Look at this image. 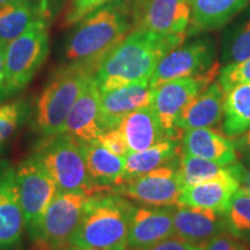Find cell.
Segmentation results:
<instances>
[{
  "label": "cell",
  "instance_id": "ab89813d",
  "mask_svg": "<svg viewBox=\"0 0 250 250\" xmlns=\"http://www.w3.org/2000/svg\"><path fill=\"white\" fill-rule=\"evenodd\" d=\"M246 189H247V190H248V191L250 192V176H249V179H248V187H247V188H246Z\"/></svg>",
  "mask_w": 250,
  "mask_h": 250
},
{
  "label": "cell",
  "instance_id": "8fae6325",
  "mask_svg": "<svg viewBox=\"0 0 250 250\" xmlns=\"http://www.w3.org/2000/svg\"><path fill=\"white\" fill-rule=\"evenodd\" d=\"M24 232L15 168L8 161H0V250H18Z\"/></svg>",
  "mask_w": 250,
  "mask_h": 250
},
{
  "label": "cell",
  "instance_id": "7402d4cb",
  "mask_svg": "<svg viewBox=\"0 0 250 250\" xmlns=\"http://www.w3.org/2000/svg\"><path fill=\"white\" fill-rule=\"evenodd\" d=\"M177 175L182 187L186 188L212 181H236L241 183L245 171L239 164L220 165L218 162L183 153Z\"/></svg>",
  "mask_w": 250,
  "mask_h": 250
},
{
  "label": "cell",
  "instance_id": "83f0119b",
  "mask_svg": "<svg viewBox=\"0 0 250 250\" xmlns=\"http://www.w3.org/2000/svg\"><path fill=\"white\" fill-rule=\"evenodd\" d=\"M227 230L239 237L250 236V192L239 188L226 213Z\"/></svg>",
  "mask_w": 250,
  "mask_h": 250
},
{
  "label": "cell",
  "instance_id": "8992f818",
  "mask_svg": "<svg viewBox=\"0 0 250 250\" xmlns=\"http://www.w3.org/2000/svg\"><path fill=\"white\" fill-rule=\"evenodd\" d=\"M93 195L87 191L56 193L39 229L30 239L35 250H62L70 247Z\"/></svg>",
  "mask_w": 250,
  "mask_h": 250
},
{
  "label": "cell",
  "instance_id": "f1b7e54d",
  "mask_svg": "<svg viewBox=\"0 0 250 250\" xmlns=\"http://www.w3.org/2000/svg\"><path fill=\"white\" fill-rule=\"evenodd\" d=\"M27 116L28 108L23 102L15 101L0 105V148L20 129Z\"/></svg>",
  "mask_w": 250,
  "mask_h": 250
},
{
  "label": "cell",
  "instance_id": "30bf717a",
  "mask_svg": "<svg viewBox=\"0 0 250 250\" xmlns=\"http://www.w3.org/2000/svg\"><path fill=\"white\" fill-rule=\"evenodd\" d=\"M177 170L170 166L156 169L123 182L114 188L117 195L149 208H171L179 204L182 192Z\"/></svg>",
  "mask_w": 250,
  "mask_h": 250
},
{
  "label": "cell",
  "instance_id": "d6a6232c",
  "mask_svg": "<svg viewBox=\"0 0 250 250\" xmlns=\"http://www.w3.org/2000/svg\"><path fill=\"white\" fill-rule=\"evenodd\" d=\"M203 250H250V246L242 237L230 232H221L203 247Z\"/></svg>",
  "mask_w": 250,
  "mask_h": 250
},
{
  "label": "cell",
  "instance_id": "2e32d148",
  "mask_svg": "<svg viewBox=\"0 0 250 250\" xmlns=\"http://www.w3.org/2000/svg\"><path fill=\"white\" fill-rule=\"evenodd\" d=\"M100 103L101 90L94 76L68 112L61 133L67 134L79 143L98 140L104 132L101 125Z\"/></svg>",
  "mask_w": 250,
  "mask_h": 250
},
{
  "label": "cell",
  "instance_id": "836d02e7",
  "mask_svg": "<svg viewBox=\"0 0 250 250\" xmlns=\"http://www.w3.org/2000/svg\"><path fill=\"white\" fill-rule=\"evenodd\" d=\"M98 140L103 147H105L108 151H110L118 156H124L125 158L130 153L123 133L118 130V127L104 131L99 137Z\"/></svg>",
  "mask_w": 250,
  "mask_h": 250
},
{
  "label": "cell",
  "instance_id": "7c38bea8",
  "mask_svg": "<svg viewBox=\"0 0 250 250\" xmlns=\"http://www.w3.org/2000/svg\"><path fill=\"white\" fill-rule=\"evenodd\" d=\"M191 20L188 0H142L136 9L137 29L158 35H186Z\"/></svg>",
  "mask_w": 250,
  "mask_h": 250
},
{
  "label": "cell",
  "instance_id": "52a82bcc",
  "mask_svg": "<svg viewBox=\"0 0 250 250\" xmlns=\"http://www.w3.org/2000/svg\"><path fill=\"white\" fill-rule=\"evenodd\" d=\"M49 54L46 22L40 20L5 48L4 99L28 86Z\"/></svg>",
  "mask_w": 250,
  "mask_h": 250
},
{
  "label": "cell",
  "instance_id": "4316f807",
  "mask_svg": "<svg viewBox=\"0 0 250 250\" xmlns=\"http://www.w3.org/2000/svg\"><path fill=\"white\" fill-rule=\"evenodd\" d=\"M223 129L226 136L234 138L250 129V83H241L225 93Z\"/></svg>",
  "mask_w": 250,
  "mask_h": 250
},
{
  "label": "cell",
  "instance_id": "9c48e42d",
  "mask_svg": "<svg viewBox=\"0 0 250 250\" xmlns=\"http://www.w3.org/2000/svg\"><path fill=\"white\" fill-rule=\"evenodd\" d=\"M218 64L196 77L181 78L165 83L153 89L152 108L160 122L166 136L176 138L179 132L176 122L181 112L193 98H196L214 79Z\"/></svg>",
  "mask_w": 250,
  "mask_h": 250
},
{
  "label": "cell",
  "instance_id": "4dcf8cb0",
  "mask_svg": "<svg viewBox=\"0 0 250 250\" xmlns=\"http://www.w3.org/2000/svg\"><path fill=\"white\" fill-rule=\"evenodd\" d=\"M248 58H250V20L247 21L234 36L225 54V61L228 62V64L242 62Z\"/></svg>",
  "mask_w": 250,
  "mask_h": 250
},
{
  "label": "cell",
  "instance_id": "5b68a950",
  "mask_svg": "<svg viewBox=\"0 0 250 250\" xmlns=\"http://www.w3.org/2000/svg\"><path fill=\"white\" fill-rule=\"evenodd\" d=\"M33 154L44 166L58 191H104L90 180L80 143L67 134L44 137Z\"/></svg>",
  "mask_w": 250,
  "mask_h": 250
},
{
  "label": "cell",
  "instance_id": "d4e9b609",
  "mask_svg": "<svg viewBox=\"0 0 250 250\" xmlns=\"http://www.w3.org/2000/svg\"><path fill=\"white\" fill-rule=\"evenodd\" d=\"M179 151L180 146L176 138L166 137L144 151L129 153L125 156L124 176L121 183L142 176L162 166H167L176 158Z\"/></svg>",
  "mask_w": 250,
  "mask_h": 250
},
{
  "label": "cell",
  "instance_id": "f546056e",
  "mask_svg": "<svg viewBox=\"0 0 250 250\" xmlns=\"http://www.w3.org/2000/svg\"><path fill=\"white\" fill-rule=\"evenodd\" d=\"M219 83L225 93L241 83H250V58L225 66L220 71Z\"/></svg>",
  "mask_w": 250,
  "mask_h": 250
},
{
  "label": "cell",
  "instance_id": "e0dca14e",
  "mask_svg": "<svg viewBox=\"0 0 250 250\" xmlns=\"http://www.w3.org/2000/svg\"><path fill=\"white\" fill-rule=\"evenodd\" d=\"M153 89L149 80L137 81L120 88L101 92V125L103 131L116 129L124 117L137 109L151 105Z\"/></svg>",
  "mask_w": 250,
  "mask_h": 250
},
{
  "label": "cell",
  "instance_id": "277c9868",
  "mask_svg": "<svg viewBox=\"0 0 250 250\" xmlns=\"http://www.w3.org/2000/svg\"><path fill=\"white\" fill-rule=\"evenodd\" d=\"M96 70L95 65L70 62L54 72L37 100L34 120L37 133L44 138L62 132L68 112Z\"/></svg>",
  "mask_w": 250,
  "mask_h": 250
},
{
  "label": "cell",
  "instance_id": "3957f363",
  "mask_svg": "<svg viewBox=\"0 0 250 250\" xmlns=\"http://www.w3.org/2000/svg\"><path fill=\"white\" fill-rule=\"evenodd\" d=\"M130 22L120 5H104L89 13L68 37L65 56L68 62H100L127 36Z\"/></svg>",
  "mask_w": 250,
  "mask_h": 250
},
{
  "label": "cell",
  "instance_id": "74e56055",
  "mask_svg": "<svg viewBox=\"0 0 250 250\" xmlns=\"http://www.w3.org/2000/svg\"><path fill=\"white\" fill-rule=\"evenodd\" d=\"M62 250H103V249H92V248H80V247H67Z\"/></svg>",
  "mask_w": 250,
  "mask_h": 250
},
{
  "label": "cell",
  "instance_id": "484cf974",
  "mask_svg": "<svg viewBox=\"0 0 250 250\" xmlns=\"http://www.w3.org/2000/svg\"><path fill=\"white\" fill-rule=\"evenodd\" d=\"M191 9L192 31L223 27L239 13L249 0H188Z\"/></svg>",
  "mask_w": 250,
  "mask_h": 250
},
{
  "label": "cell",
  "instance_id": "ffe728a7",
  "mask_svg": "<svg viewBox=\"0 0 250 250\" xmlns=\"http://www.w3.org/2000/svg\"><path fill=\"white\" fill-rule=\"evenodd\" d=\"M90 180L101 189L108 190L122 182L125 169V158L103 147L99 140L80 143Z\"/></svg>",
  "mask_w": 250,
  "mask_h": 250
},
{
  "label": "cell",
  "instance_id": "d6986e66",
  "mask_svg": "<svg viewBox=\"0 0 250 250\" xmlns=\"http://www.w3.org/2000/svg\"><path fill=\"white\" fill-rule=\"evenodd\" d=\"M181 144L184 154L193 155L226 166L237 162L234 143L210 127L184 131Z\"/></svg>",
  "mask_w": 250,
  "mask_h": 250
},
{
  "label": "cell",
  "instance_id": "603a6c76",
  "mask_svg": "<svg viewBox=\"0 0 250 250\" xmlns=\"http://www.w3.org/2000/svg\"><path fill=\"white\" fill-rule=\"evenodd\" d=\"M45 0H21L0 7V42L7 44L45 19Z\"/></svg>",
  "mask_w": 250,
  "mask_h": 250
},
{
  "label": "cell",
  "instance_id": "cb8c5ba5",
  "mask_svg": "<svg viewBox=\"0 0 250 250\" xmlns=\"http://www.w3.org/2000/svg\"><path fill=\"white\" fill-rule=\"evenodd\" d=\"M240 183L236 181H212L186 187L180 195L179 204L191 208H208L226 214L232 197Z\"/></svg>",
  "mask_w": 250,
  "mask_h": 250
},
{
  "label": "cell",
  "instance_id": "d590c367",
  "mask_svg": "<svg viewBox=\"0 0 250 250\" xmlns=\"http://www.w3.org/2000/svg\"><path fill=\"white\" fill-rule=\"evenodd\" d=\"M234 145H235L236 151L241 153L243 158L250 164V129L241 136H239Z\"/></svg>",
  "mask_w": 250,
  "mask_h": 250
},
{
  "label": "cell",
  "instance_id": "8d00e7d4",
  "mask_svg": "<svg viewBox=\"0 0 250 250\" xmlns=\"http://www.w3.org/2000/svg\"><path fill=\"white\" fill-rule=\"evenodd\" d=\"M5 48L6 44L0 42V101L4 99L5 87Z\"/></svg>",
  "mask_w": 250,
  "mask_h": 250
},
{
  "label": "cell",
  "instance_id": "7a4b0ae2",
  "mask_svg": "<svg viewBox=\"0 0 250 250\" xmlns=\"http://www.w3.org/2000/svg\"><path fill=\"white\" fill-rule=\"evenodd\" d=\"M132 208L133 204L117 193H94L70 247L129 250L127 237Z\"/></svg>",
  "mask_w": 250,
  "mask_h": 250
},
{
  "label": "cell",
  "instance_id": "4fadbf2b",
  "mask_svg": "<svg viewBox=\"0 0 250 250\" xmlns=\"http://www.w3.org/2000/svg\"><path fill=\"white\" fill-rule=\"evenodd\" d=\"M211 56V46L204 41L170 50L159 61L149 80V87L154 89L168 81L204 73L208 71L206 66L210 64Z\"/></svg>",
  "mask_w": 250,
  "mask_h": 250
},
{
  "label": "cell",
  "instance_id": "6da1fadb",
  "mask_svg": "<svg viewBox=\"0 0 250 250\" xmlns=\"http://www.w3.org/2000/svg\"><path fill=\"white\" fill-rule=\"evenodd\" d=\"M184 36L158 35L140 29L132 31L100 62L95 72L100 90L107 92L137 81L151 80L159 61L177 48Z\"/></svg>",
  "mask_w": 250,
  "mask_h": 250
},
{
  "label": "cell",
  "instance_id": "e575fe53",
  "mask_svg": "<svg viewBox=\"0 0 250 250\" xmlns=\"http://www.w3.org/2000/svg\"><path fill=\"white\" fill-rule=\"evenodd\" d=\"M146 250H203V248L188 243L176 236H173Z\"/></svg>",
  "mask_w": 250,
  "mask_h": 250
},
{
  "label": "cell",
  "instance_id": "1f68e13d",
  "mask_svg": "<svg viewBox=\"0 0 250 250\" xmlns=\"http://www.w3.org/2000/svg\"><path fill=\"white\" fill-rule=\"evenodd\" d=\"M109 1L111 0H73L65 17V24L72 26V24L80 22L89 13L108 4Z\"/></svg>",
  "mask_w": 250,
  "mask_h": 250
},
{
  "label": "cell",
  "instance_id": "ac0fdd59",
  "mask_svg": "<svg viewBox=\"0 0 250 250\" xmlns=\"http://www.w3.org/2000/svg\"><path fill=\"white\" fill-rule=\"evenodd\" d=\"M225 90L220 83H212L187 104L176 122L177 130L188 131L212 127L224 116Z\"/></svg>",
  "mask_w": 250,
  "mask_h": 250
},
{
  "label": "cell",
  "instance_id": "ba28073f",
  "mask_svg": "<svg viewBox=\"0 0 250 250\" xmlns=\"http://www.w3.org/2000/svg\"><path fill=\"white\" fill-rule=\"evenodd\" d=\"M15 175L26 232L31 239L39 229L46 208L58 190L44 166L34 154L18 165Z\"/></svg>",
  "mask_w": 250,
  "mask_h": 250
},
{
  "label": "cell",
  "instance_id": "f35d334b",
  "mask_svg": "<svg viewBox=\"0 0 250 250\" xmlns=\"http://www.w3.org/2000/svg\"><path fill=\"white\" fill-rule=\"evenodd\" d=\"M17 1H21V0H0V7L4 5L11 4V2H17Z\"/></svg>",
  "mask_w": 250,
  "mask_h": 250
},
{
  "label": "cell",
  "instance_id": "5bb4252c",
  "mask_svg": "<svg viewBox=\"0 0 250 250\" xmlns=\"http://www.w3.org/2000/svg\"><path fill=\"white\" fill-rule=\"evenodd\" d=\"M173 236H175V232L171 208L133 205L127 249L146 250Z\"/></svg>",
  "mask_w": 250,
  "mask_h": 250
},
{
  "label": "cell",
  "instance_id": "9a60e30c",
  "mask_svg": "<svg viewBox=\"0 0 250 250\" xmlns=\"http://www.w3.org/2000/svg\"><path fill=\"white\" fill-rule=\"evenodd\" d=\"M175 236L197 247H204L212 237L227 230L226 214L208 208L177 204L171 206Z\"/></svg>",
  "mask_w": 250,
  "mask_h": 250
},
{
  "label": "cell",
  "instance_id": "44dd1931",
  "mask_svg": "<svg viewBox=\"0 0 250 250\" xmlns=\"http://www.w3.org/2000/svg\"><path fill=\"white\" fill-rule=\"evenodd\" d=\"M130 153L144 151L166 138V133L152 105L137 109L118 125Z\"/></svg>",
  "mask_w": 250,
  "mask_h": 250
}]
</instances>
